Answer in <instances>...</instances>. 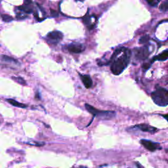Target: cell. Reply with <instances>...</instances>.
Returning a JSON list of instances; mask_svg holds the SVG:
<instances>
[{"label":"cell","instance_id":"ffe728a7","mask_svg":"<svg viewBox=\"0 0 168 168\" xmlns=\"http://www.w3.org/2000/svg\"><path fill=\"white\" fill-rule=\"evenodd\" d=\"M152 63L149 62L147 63H145L144 65H143V68L145 69V70H148V69L150 67V65H151Z\"/></svg>","mask_w":168,"mask_h":168},{"label":"cell","instance_id":"cb8c5ba5","mask_svg":"<svg viewBox=\"0 0 168 168\" xmlns=\"http://www.w3.org/2000/svg\"><path fill=\"white\" fill-rule=\"evenodd\" d=\"M79 168H87V167H85V166H80V167H79Z\"/></svg>","mask_w":168,"mask_h":168},{"label":"cell","instance_id":"44dd1931","mask_svg":"<svg viewBox=\"0 0 168 168\" xmlns=\"http://www.w3.org/2000/svg\"><path fill=\"white\" fill-rule=\"evenodd\" d=\"M26 17H27V16L26 15H25V13H22V14H17V18L18 19H24V18H25Z\"/></svg>","mask_w":168,"mask_h":168},{"label":"cell","instance_id":"ba28073f","mask_svg":"<svg viewBox=\"0 0 168 168\" xmlns=\"http://www.w3.org/2000/svg\"><path fill=\"white\" fill-rule=\"evenodd\" d=\"M135 127L138 128V129L143 131L144 132H148L151 133H154L157 131V129L155 127H154L151 126H149L147 124H139L135 126Z\"/></svg>","mask_w":168,"mask_h":168},{"label":"cell","instance_id":"30bf717a","mask_svg":"<svg viewBox=\"0 0 168 168\" xmlns=\"http://www.w3.org/2000/svg\"><path fill=\"white\" fill-rule=\"evenodd\" d=\"M79 76H80V78L85 87L88 89V88H90L93 85L92 79L90 78V76L89 75H82V74H79Z\"/></svg>","mask_w":168,"mask_h":168},{"label":"cell","instance_id":"8fae6325","mask_svg":"<svg viewBox=\"0 0 168 168\" xmlns=\"http://www.w3.org/2000/svg\"><path fill=\"white\" fill-rule=\"evenodd\" d=\"M168 59V49L162 52L160 54L157 55L156 57H154L153 59L151 60L150 62L153 63L154 61L155 60H160V61H164Z\"/></svg>","mask_w":168,"mask_h":168},{"label":"cell","instance_id":"7c38bea8","mask_svg":"<svg viewBox=\"0 0 168 168\" xmlns=\"http://www.w3.org/2000/svg\"><path fill=\"white\" fill-rule=\"evenodd\" d=\"M93 17L92 16H89V15H85V17L83 18V22L86 25L87 27L88 28H89V30L92 29L93 28V26H92V20H93ZM93 25H95L94 23H93Z\"/></svg>","mask_w":168,"mask_h":168},{"label":"cell","instance_id":"603a6c76","mask_svg":"<svg viewBox=\"0 0 168 168\" xmlns=\"http://www.w3.org/2000/svg\"><path fill=\"white\" fill-rule=\"evenodd\" d=\"M162 116L164 117V118L168 122V114H166V115H162Z\"/></svg>","mask_w":168,"mask_h":168},{"label":"cell","instance_id":"7a4b0ae2","mask_svg":"<svg viewBox=\"0 0 168 168\" xmlns=\"http://www.w3.org/2000/svg\"><path fill=\"white\" fill-rule=\"evenodd\" d=\"M151 97L154 103L160 106L168 105V90L161 87H156V90L152 93Z\"/></svg>","mask_w":168,"mask_h":168},{"label":"cell","instance_id":"5b68a950","mask_svg":"<svg viewBox=\"0 0 168 168\" xmlns=\"http://www.w3.org/2000/svg\"><path fill=\"white\" fill-rule=\"evenodd\" d=\"M63 38V34L59 31H53L51 32L47 35V39L48 42L50 44H57L60 41L62 40Z\"/></svg>","mask_w":168,"mask_h":168},{"label":"cell","instance_id":"d6986e66","mask_svg":"<svg viewBox=\"0 0 168 168\" xmlns=\"http://www.w3.org/2000/svg\"><path fill=\"white\" fill-rule=\"evenodd\" d=\"M149 39H150V37H149L148 35L144 36L143 37H141L139 39V44H145L146 43H147Z\"/></svg>","mask_w":168,"mask_h":168},{"label":"cell","instance_id":"3957f363","mask_svg":"<svg viewBox=\"0 0 168 168\" xmlns=\"http://www.w3.org/2000/svg\"><path fill=\"white\" fill-rule=\"evenodd\" d=\"M86 110L91 113L94 117H97L98 119H103V120H107L111 119L116 116V112L114 111H105L100 110L96 109L93 106L89 105V104L85 105Z\"/></svg>","mask_w":168,"mask_h":168},{"label":"cell","instance_id":"7402d4cb","mask_svg":"<svg viewBox=\"0 0 168 168\" xmlns=\"http://www.w3.org/2000/svg\"><path fill=\"white\" fill-rule=\"evenodd\" d=\"M51 15L53 17H57L58 16V13L57 11H55L54 10H52L51 9Z\"/></svg>","mask_w":168,"mask_h":168},{"label":"cell","instance_id":"d4e9b609","mask_svg":"<svg viewBox=\"0 0 168 168\" xmlns=\"http://www.w3.org/2000/svg\"><path fill=\"white\" fill-rule=\"evenodd\" d=\"M78 1H84V0H78Z\"/></svg>","mask_w":168,"mask_h":168},{"label":"cell","instance_id":"9c48e42d","mask_svg":"<svg viewBox=\"0 0 168 168\" xmlns=\"http://www.w3.org/2000/svg\"><path fill=\"white\" fill-rule=\"evenodd\" d=\"M0 59H1L3 63L9 64V65H11L12 66L13 65L17 66V64H18L17 60H15L14 58H13L10 57H8L7 55H1V57H0Z\"/></svg>","mask_w":168,"mask_h":168},{"label":"cell","instance_id":"6da1fadb","mask_svg":"<svg viewBox=\"0 0 168 168\" xmlns=\"http://www.w3.org/2000/svg\"><path fill=\"white\" fill-rule=\"evenodd\" d=\"M131 51L126 47L117 49L110 60V69L114 75H119L127 68L130 62Z\"/></svg>","mask_w":168,"mask_h":168},{"label":"cell","instance_id":"277c9868","mask_svg":"<svg viewBox=\"0 0 168 168\" xmlns=\"http://www.w3.org/2000/svg\"><path fill=\"white\" fill-rule=\"evenodd\" d=\"M149 55H150V51L146 46L135 48L134 49L135 58L137 60L141 61L145 60L148 57Z\"/></svg>","mask_w":168,"mask_h":168},{"label":"cell","instance_id":"52a82bcc","mask_svg":"<svg viewBox=\"0 0 168 168\" xmlns=\"http://www.w3.org/2000/svg\"><path fill=\"white\" fill-rule=\"evenodd\" d=\"M67 49L68 51L72 53H80L85 50V46L83 44L75 43V44H71L68 45Z\"/></svg>","mask_w":168,"mask_h":168},{"label":"cell","instance_id":"e0dca14e","mask_svg":"<svg viewBox=\"0 0 168 168\" xmlns=\"http://www.w3.org/2000/svg\"><path fill=\"white\" fill-rule=\"evenodd\" d=\"M146 1L148 3L150 6L156 7L160 3V0H146Z\"/></svg>","mask_w":168,"mask_h":168},{"label":"cell","instance_id":"2e32d148","mask_svg":"<svg viewBox=\"0 0 168 168\" xmlns=\"http://www.w3.org/2000/svg\"><path fill=\"white\" fill-rule=\"evenodd\" d=\"M12 79L14 81L17 82V83H18L19 84L24 85H25L26 84L25 79H24L22 78H21V77H15V76H14V77H12Z\"/></svg>","mask_w":168,"mask_h":168},{"label":"cell","instance_id":"9a60e30c","mask_svg":"<svg viewBox=\"0 0 168 168\" xmlns=\"http://www.w3.org/2000/svg\"><path fill=\"white\" fill-rule=\"evenodd\" d=\"M160 10L161 11L166 12L168 11V0H166L164 1L160 6Z\"/></svg>","mask_w":168,"mask_h":168},{"label":"cell","instance_id":"4fadbf2b","mask_svg":"<svg viewBox=\"0 0 168 168\" xmlns=\"http://www.w3.org/2000/svg\"><path fill=\"white\" fill-rule=\"evenodd\" d=\"M7 101L11 105H12L13 106H16V107H18V108H25L27 107V105H25V104L18 103V101L13 100V99H7Z\"/></svg>","mask_w":168,"mask_h":168},{"label":"cell","instance_id":"5bb4252c","mask_svg":"<svg viewBox=\"0 0 168 168\" xmlns=\"http://www.w3.org/2000/svg\"><path fill=\"white\" fill-rule=\"evenodd\" d=\"M18 9L20 11H21L22 12H23L24 13H27V14H30V13H32L33 11L31 7H30L29 5H25V4L24 5H22V6L18 7Z\"/></svg>","mask_w":168,"mask_h":168},{"label":"cell","instance_id":"ac0fdd59","mask_svg":"<svg viewBox=\"0 0 168 168\" xmlns=\"http://www.w3.org/2000/svg\"><path fill=\"white\" fill-rule=\"evenodd\" d=\"M1 18L5 22H9L13 20V18L11 16H10L9 15H1Z\"/></svg>","mask_w":168,"mask_h":168},{"label":"cell","instance_id":"8992f818","mask_svg":"<svg viewBox=\"0 0 168 168\" xmlns=\"http://www.w3.org/2000/svg\"><path fill=\"white\" fill-rule=\"evenodd\" d=\"M140 143L144 147L147 149L149 151L154 152L157 150H160L161 149V146L159 145L158 143H154L153 141L146 140V139H141L140 141Z\"/></svg>","mask_w":168,"mask_h":168}]
</instances>
